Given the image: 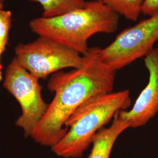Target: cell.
<instances>
[{
  "label": "cell",
  "mask_w": 158,
  "mask_h": 158,
  "mask_svg": "<svg viewBox=\"0 0 158 158\" xmlns=\"http://www.w3.org/2000/svg\"><path fill=\"white\" fill-rule=\"evenodd\" d=\"M14 51L17 61L39 80L64 69H78L83 62V55L78 52L43 36L18 44Z\"/></svg>",
  "instance_id": "8992f818"
},
{
  "label": "cell",
  "mask_w": 158,
  "mask_h": 158,
  "mask_svg": "<svg viewBox=\"0 0 158 158\" xmlns=\"http://www.w3.org/2000/svg\"><path fill=\"white\" fill-rule=\"evenodd\" d=\"M5 1L6 0H0V10L4 9Z\"/></svg>",
  "instance_id": "5bb4252c"
},
{
  "label": "cell",
  "mask_w": 158,
  "mask_h": 158,
  "mask_svg": "<svg viewBox=\"0 0 158 158\" xmlns=\"http://www.w3.org/2000/svg\"><path fill=\"white\" fill-rule=\"evenodd\" d=\"M129 128V124L119 118L117 114L111 125L108 128H102L94 136L88 158H110L112 149L119 136Z\"/></svg>",
  "instance_id": "ba28073f"
},
{
  "label": "cell",
  "mask_w": 158,
  "mask_h": 158,
  "mask_svg": "<svg viewBox=\"0 0 158 158\" xmlns=\"http://www.w3.org/2000/svg\"><path fill=\"white\" fill-rule=\"evenodd\" d=\"M128 90L92 97L69 118L68 130L62 139L51 148L56 155L63 158L81 157L96 134L122 110L131 106Z\"/></svg>",
  "instance_id": "3957f363"
},
{
  "label": "cell",
  "mask_w": 158,
  "mask_h": 158,
  "mask_svg": "<svg viewBox=\"0 0 158 158\" xmlns=\"http://www.w3.org/2000/svg\"><path fill=\"white\" fill-rule=\"evenodd\" d=\"M4 51L2 50V49L1 48V46H0V81H1L3 80V74H2V65H1V55L3 53Z\"/></svg>",
  "instance_id": "4fadbf2b"
},
{
  "label": "cell",
  "mask_w": 158,
  "mask_h": 158,
  "mask_svg": "<svg viewBox=\"0 0 158 158\" xmlns=\"http://www.w3.org/2000/svg\"><path fill=\"white\" fill-rule=\"evenodd\" d=\"M107 6L119 17L136 21L142 14L145 0H96Z\"/></svg>",
  "instance_id": "30bf717a"
},
{
  "label": "cell",
  "mask_w": 158,
  "mask_h": 158,
  "mask_svg": "<svg viewBox=\"0 0 158 158\" xmlns=\"http://www.w3.org/2000/svg\"><path fill=\"white\" fill-rule=\"evenodd\" d=\"M158 12V0H145L142 8V14L151 16Z\"/></svg>",
  "instance_id": "7c38bea8"
},
{
  "label": "cell",
  "mask_w": 158,
  "mask_h": 158,
  "mask_svg": "<svg viewBox=\"0 0 158 158\" xmlns=\"http://www.w3.org/2000/svg\"><path fill=\"white\" fill-rule=\"evenodd\" d=\"M119 16L107 6L93 0L82 8L56 17H41L29 23L38 36L51 38L83 55L88 41L97 34H113L118 28Z\"/></svg>",
  "instance_id": "7a4b0ae2"
},
{
  "label": "cell",
  "mask_w": 158,
  "mask_h": 158,
  "mask_svg": "<svg viewBox=\"0 0 158 158\" xmlns=\"http://www.w3.org/2000/svg\"><path fill=\"white\" fill-rule=\"evenodd\" d=\"M37 2L43 10L42 17H56L82 8L87 3L85 0H30Z\"/></svg>",
  "instance_id": "9c48e42d"
},
{
  "label": "cell",
  "mask_w": 158,
  "mask_h": 158,
  "mask_svg": "<svg viewBox=\"0 0 158 158\" xmlns=\"http://www.w3.org/2000/svg\"><path fill=\"white\" fill-rule=\"evenodd\" d=\"M98 49L89 48L78 69L52 75L48 89L55 95L31 136L35 142L55 146L66 134L65 124L77 108L92 97L112 92L117 72L102 62Z\"/></svg>",
  "instance_id": "6da1fadb"
},
{
  "label": "cell",
  "mask_w": 158,
  "mask_h": 158,
  "mask_svg": "<svg viewBox=\"0 0 158 158\" xmlns=\"http://www.w3.org/2000/svg\"><path fill=\"white\" fill-rule=\"evenodd\" d=\"M12 12L4 8L0 10V46L6 51L11 28Z\"/></svg>",
  "instance_id": "8fae6325"
},
{
  "label": "cell",
  "mask_w": 158,
  "mask_h": 158,
  "mask_svg": "<svg viewBox=\"0 0 158 158\" xmlns=\"http://www.w3.org/2000/svg\"><path fill=\"white\" fill-rule=\"evenodd\" d=\"M144 63L149 72L148 84L130 110L117 113L119 118L126 121L130 128L147 124L158 113V48L144 57Z\"/></svg>",
  "instance_id": "52a82bcc"
},
{
  "label": "cell",
  "mask_w": 158,
  "mask_h": 158,
  "mask_svg": "<svg viewBox=\"0 0 158 158\" xmlns=\"http://www.w3.org/2000/svg\"><path fill=\"white\" fill-rule=\"evenodd\" d=\"M158 40V12L125 29L113 42L98 49L102 62L117 72L136 60L145 57Z\"/></svg>",
  "instance_id": "277c9868"
},
{
  "label": "cell",
  "mask_w": 158,
  "mask_h": 158,
  "mask_svg": "<svg viewBox=\"0 0 158 158\" xmlns=\"http://www.w3.org/2000/svg\"><path fill=\"white\" fill-rule=\"evenodd\" d=\"M39 80L23 68L15 57L8 65L3 78V87L21 107V114L15 125L23 130L25 137H31L48 106L42 95Z\"/></svg>",
  "instance_id": "5b68a950"
}]
</instances>
